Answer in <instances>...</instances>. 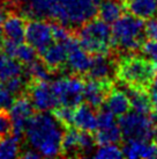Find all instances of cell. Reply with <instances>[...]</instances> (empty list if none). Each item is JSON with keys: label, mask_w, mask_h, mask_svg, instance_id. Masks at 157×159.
<instances>
[{"label": "cell", "mask_w": 157, "mask_h": 159, "mask_svg": "<svg viewBox=\"0 0 157 159\" xmlns=\"http://www.w3.org/2000/svg\"><path fill=\"white\" fill-rule=\"evenodd\" d=\"M64 130L65 127L52 113L39 111L30 117L23 134L29 145L42 157H57L60 155Z\"/></svg>", "instance_id": "1"}, {"label": "cell", "mask_w": 157, "mask_h": 159, "mask_svg": "<svg viewBox=\"0 0 157 159\" xmlns=\"http://www.w3.org/2000/svg\"><path fill=\"white\" fill-rule=\"evenodd\" d=\"M114 75L124 86L148 92L157 71L154 62L148 58L136 55H124L116 62Z\"/></svg>", "instance_id": "2"}, {"label": "cell", "mask_w": 157, "mask_h": 159, "mask_svg": "<svg viewBox=\"0 0 157 159\" xmlns=\"http://www.w3.org/2000/svg\"><path fill=\"white\" fill-rule=\"evenodd\" d=\"M144 20L133 14H122L111 28L112 49L120 51H135L147 39Z\"/></svg>", "instance_id": "3"}, {"label": "cell", "mask_w": 157, "mask_h": 159, "mask_svg": "<svg viewBox=\"0 0 157 159\" xmlns=\"http://www.w3.org/2000/svg\"><path fill=\"white\" fill-rule=\"evenodd\" d=\"M80 45L90 55L110 53L112 50L110 25L100 18H92L76 31Z\"/></svg>", "instance_id": "4"}, {"label": "cell", "mask_w": 157, "mask_h": 159, "mask_svg": "<svg viewBox=\"0 0 157 159\" xmlns=\"http://www.w3.org/2000/svg\"><path fill=\"white\" fill-rule=\"evenodd\" d=\"M118 125L120 128L122 138L125 141H153L155 125L150 117L146 114L132 111L119 116Z\"/></svg>", "instance_id": "5"}, {"label": "cell", "mask_w": 157, "mask_h": 159, "mask_svg": "<svg viewBox=\"0 0 157 159\" xmlns=\"http://www.w3.org/2000/svg\"><path fill=\"white\" fill-rule=\"evenodd\" d=\"M59 106L76 107L83 100L84 80L81 75H67L51 83Z\"/></svg>", "instance_id": "6"}, {"label": "cell", "mask_w": 157, "mask_h": 159, "mask_svg": "<svg viewBox=\"0 0 157 159\" xmlns=\"http://www.w3.org/2000/svg\"><path fill=\"white\" fill-rule=\"evenodd\" d=\"M24 95L29 98L35 111H46L59 106L52 85L48 80L29 79Z\"/></svg>", "instance_id": "7"}, {"label": "cell", "mask_w": 157, "mask_h": 159, "mask_svg": "<svg viewBox=\"0 0 157 159\" xmlns=\"http://www.w3.org/2000/svg\"><path fill=\"white\" fill-rule=\"evenodd\" d=\"M24 40L35 49L38 55H40L54 42L51 31V23H48L42 19L29 20L26 23Z\"/></svg>", "instance_id": "8"}, {"label": "cell", "mask_w": 157, "mask_h": 159, "mask_svg": "<svg viewBox=\"0 0 157 159\" xmlns=\"http://www.w3.org/2000/svg\"><path fill=\"white\" fill-rule=\"evenodd\" d=\"M67 48V69L78 75H86L91 63V55L80 45L76 35H72L65 41Z\"/></svg>", "instance_id": "9"}, {"label": "cell", "mask_w": 157, "mask_h": 159, "mask_svg": "<svg viewBox=\"0 0 157 159\" xmlns=\"http://www.w3.org/2000/svg\"><path fill=\"white\" fill-rule=\"evenodd\" d=\"M114 89L113 81L110 78L92 79L87 78L83 89V100L90 107L100 109L104 105L106 98Z\"/></svg>", "instance_id": "10"}, {"label": "cell", "mask_w": 157, "mask_h": 159, "mask_svg": "<svg viewBox=\"0 0 157 159\" xmlns=\"http://www.w3.org/2000/svg\"><path fill=\"white\" fill-rule=\"evenodd\" d=\"M8 113L12 119L13 131L12 134L18 137H21L24 133L26 125L30 117L35 114V108L27 95H21L19 99H15L13 105L8 109Z\"/></svg>", "instance_id": "11"}, {"label": "cell", "mask_w": 157, "mask_h": 159, "mask_svg": "<svg viewBox=\"0 0 157 159\" xmlns=\"http://www.w3.org/2000/svg\"><path fill=\"white\" fill-rule=\"evenodd\" d=\"M39 56L51 75L67 69V48L65 42H53Z\"/></svg>", "instance_id": "12"}, {"label": "cell", "mask_w": 157, "mask_h": 159, "mask_svg": "<svg viewBox=\"0 0 157 159\" xmlns=\"http://www.w3.org/2000/svg\"><path fill=\"white\" fill-rule=\"evenodd\" d=\"M116 62H113L110 53H98V55H91V63L89 70L86 73L87 78L92 79H105L110 78L111 73H114Z\"/></svg>", "instance_id": "13"}, {"label": "cell", "mask_w": 157, "mask_h": 159, "mask_svg": "<svg viewBox=\"0 0 157 159\" xmlns=\"http://www.w3.org/2000/svg\"><path fill=\"white\" fill-rule=\"evenodd\" d=\"M73 127L95 133L97 130V114H95L94 108L88 103H80L74 108L73 114Z\"/></svg>", "instance_id": "14"}, {"label": "cell", "mask_w": 157, "mask_h": 159, "mask_svg": "<svg viewBox=\"0 0 157 159\" xmlns=\"http://www.w3.org/2000/svg\"><path fill=\"white\" fill-rule=\"evenodd\" d=\"M124 157L127 158H155L156 157V145L155 143L147 141L132 139L121 149Z\"/></svg>", "instance_id": "15"}, {"label": "cell", "mask_w": 157, "mask_h": 159, "mask_svg": "<svg viewBox=\"0 0 157 159\" xmlns=\"http://www.w3.org/2000/svg\"><path fill=\"white\" fill-rule=\"evenodd\" d=\"M104 108L110 111L114 116H121L132 109L129 98L124 91H119L114 87L104 102Z\"/></svg>", "instance_id": "16"}, {"label": "cell", "mask_w": 157, "mask_h": 159, "mask_svg": "<svg viewBox=\"0 0 157 159\" xmlns=\"http://www.w3.org/2000/svg\"><path fill=\"white\" fill-rule=\"evenodd\" d=\"M26 23V20L21 16L13 13L9 14L8 18L4 21V28H2L6 40L22 43L24 40Z\"/></svg>", "instance_id": "17"}, {"label": "cell", "mask_w": 157, "mask_h": 159, "mask_svg": "<svg viewBox=\"0 0 157 159\" xmlns=\"http://www.w3.org/2000/svg\"><path fill=\"white\" fill-rule=\"evenodd\" d=\"M124 6L129 13L142 20L157 16V0H127Z\"/></svg>", "instance_id": "18"}, {"label": "cell", "mask_w": 157, "mask_h": 159, "mask_svg": "<svg viewBox=\"0 0 157 159\" xmlns=\"http://www.w3.org/2000/svg\"><path fill=\"white\" fill-rule=\"evenodd\" d=\"M26 65L6 52H0V81L4 83L16 75H26Z\"/></svg>", "instance_id": "19"}, {"label": "cell", "mask_w": 157, "mask_h": 159, "mask_svg": "<svg viewBox=\"0 0 157 159\" xmlns=\"http://www.w3.org/2000/svg\"><path fill=\"white\" fill-rule=\"evenodd\" d=\"M60 155L65 157H81L78 145V129L75 127H67L64 130L61 138Z\"/></svg>", "instance_id": "20"}, {"label": "cell", "mask_w": 157, "mask_h": 159, "mask_svg": "<svg viewBox=\"0 0 157 159\" xmlns=\"http://www.w3.org/2000/svg\"><path fill=\"white\" fill-rule=\"evenodd\" d=\"M124 92L127 94V97L129 98L131 101V107L138 113L141 114L148 115L153 109V103L150 100L148 92H143V91H138V89H133L131 87L124 86Z\"/></svg>", "instance_id": "21"}, {"label": "cell", "mask_w": 157, "mask_h": 159, "mask_svg": "<svg viewBox=\"0 0 157 159\" xmlns=\"http://www.w3.org/2000/svg\"><path fill=\"white\" fill-rule=\"evenodd\" d=\"M124 5L118 0H100L97 15L109 25L116 22L124 14Z\"/></svg>", "instance_id": "22"}, {"label": "cell", "mask_w": 157, "mask_h": 159, "mask_svg": "<svg viewBox=\"0 0 157 159\" xmlns=\"http://www.w3.org/2000/svg\"><path fill=\"white\" fill-rule=\"evenodd\" d=\"M95 139L98 145L104 144H118L122 139V135L118 124L103 129H97L95 131Z\"/></svg>", "instance_id": "23"}, {"label": "cell", "mask_w": 157, "mask_h": 159, "mask_svg": "<svg viewBox=\"0 0 157 159\" xmlns=\"http://www.w3.org/2000/svg\"><path fill=\"white\" fill-rule=\"evenodd\" d=\"M20 137L15 135L1 138L0 139V159L16 158L20 155V145H19Z\"/></svg>", "instance_id": "24"}, {"label": "cell", "mask_w": 157, "mask_h": 159, "mask_svg": "<svg viewBox=\"0 0 157 159\" xmlns=\"http://www.w3.org/2000/svg\"><path fill=\"white\" fill-rule=\"evenodd\" d=\"M26 75H29L30 79H38V80H49L50 78V71L45 64L42 62L40 58H36L34 62L26 65Z\"/></svg>", "instance_id": "25"}, {"label": "cell", "mask_w": 157, "mask_h": 159, "mask_svg": "<svg viewBox=\"0 0 157 159\" xmlns=\"http://www.w3.org/2000/svg\"><path fill=\"white\" fill-rule=\"evenodd\" d=\"M38 53L35 49L32 48L30 44L28 43H19L16 49H15V52H14V58H16L19 62H21L23 65H28L31 62H34L36 58H38L37 56Z\"/></svg>", "instance_id": "26"}, {"label": "cell", "mask_w": 157, "mask_h": 159, "mask_svg": "<svg viewBox=\"0 0 157 159\" xmlns=\"http://www.w3.org/2000/svg\"><path fill=\"white\" fill-rule=\"evenodd\" d=\"M75 107L68 106H58L51 109L52 115L60 122L65 128L73 127V114H74Z\"/></svg>", "instance_id": "27"}, {"label": "cell", "mask_w": 157, "mask_h": 159, "mask_svg": "<svg viewBox=\"0 0 157 159\" xmlns=\"http://www.w3.org/2000/svg\"><path fill=\"white\" fill-rule=\"evenodd\" d=\"M92 156L98 159H114L122 158L124 153L121 149H119L116 144H104V145H100V148Z\"/></svg>", "instance_id": "28"}, {"label": "cell", "mask_w": 157, "mask_h": 159, "mask_svg": "<svg viewBox=\"0 0 157 159\" xmlns=\"http://www.w3.org/2000/svg\"><path fill=\"white\" fill-rule=\"evenodd\" d=\"M12 131H13V124L8 111L0 109V139L12 135Z\"/></svg>", "instance_id": "29"}, {"label": "cell", "mask_w": 157, "mask_h": 159, "mask_svg": "<svg viewBox=\"0 0 157 159\" xmlns=\"http://www.w3.org/2000/svg\"><path fill=\"white\" fill-rule=\"evenodd\" d=\"M114 124H117L116 120H114V115L104 107L100 109L98 114H97V129L109 128Z\"/></svg>", "instance_id": "30"}, {"label": "cell", "mask_w": 157, "mask_h": 159, "mask_svg": "<svg viewBox=\"0 0 157 159\" xmlns=\"http://www.w3.org/2000/svg\"><path fill=\"white\" fill-rule=\"evenodd\" d=\"M51 31L54 42H65L73 34L67 27L58 22L51 23Z\"/></svg>", "instance_id": "31"}, {"label": "cell", "mask_w": 157, "mask_h": 159, "mask_svg": "<svg viewBox=\"0 0 157 159\" xmlns=\"http://www.w3.org/2000/svg\"><path fill=\"white\" fill-rule=\"evenodd\" d=\"M15 100V95L0 81V109L8 111Z\"/></svg>", "instance_id": "32"}, {"label": "cell", "mask_w": 157, "mask_h": 159, "mask_svg": "<svg viewBox=\"0 0 157 159\" xmlns=\"http://www.w3.org/2000/svg\"><path fill=\"white\" fill-rule=\"evenodd\" d=\"M144 31H146V36L148 40L157 41V18L150 19L146 23Z\"/></svg>", "instance_id": "33"}, {"label": "cell", "mask_w": 157, "mask_h": 159, "mask_svg": "<svg viewBox=\"0 0 157 159\" xmlns=\"http://www.w3.org/2000/svg\"><path fill=\"white\" fill-rule=\"evenodd\" d=\"M19 157L24 158V159H38L42 157V155L31 148V149H29V150H28V149H27V150H23V152L20 153Z\"/></svg>", "instance_id": "34"}, {"label": "cell", "mask_w": 157, "mask_h": 159, "mask_svg": "<svg viewBox=\"0 0 157 159\" xmlns=\"http://www.w3.org/2000/svg\"><path fill=\"white\" fill-rule=\"evenodd\" d=\"M9 14H11V12H9L8 6H6L4 4H0V25L4 23V21L8 18Z\"/></svg>", "instance_id": "35"}, {"label": "cell", "mask_w": 157, "mask_h": 159, "mask_svg": "<svg viewBox=\"0 0 157 159\" xmlns=\"http://www.w3.org/2000/svg\"><path fill=\"white\" fill-rule=\"evenodd\" d=\"M150 119L153 121L154 125L157 127V106L153 107V109L150 111Z\"/></svg>", "instance_id": "36"}, {"label": "cell", "mask_w": 157, "mask_h": 159, "mask_svg": "<svg viewBox=\"0 0 157 159\" xmlns=\"http://www.w3.org/2000/svg\"><path fill=\"white\" fill-rule=\"evenodd\" d=\"M5 40H6V37H5V34H4V29L0 27V50H2Z\"/></svg>", "instance_id": "37"}, {"label": "cell", "mask_w": 157, "mask_h": 159, "mask_svg": "<svg viewBox=\"0 0 157 159\" xmlns=\"http://www.w3.org/2000/svg\"><path fill=\"white\" fill-rule=\"evenodd\" d=\"M29 0H12V2H14V4H27Z\"/></svg>", "instance_id": "38"}, {"label": "cell", "mask_w": 157, "mask_h": 159, "mask_svg": "<svg viewBox=\"0 0 157 159\" xmlns=\"http://www.w3.org/2000/svg\"><path fill=\"white\" fill-rule=\"evenodd\" d=\"M154 64H155V67H156V71H157V62H154Z\"/></svg>", "instance_id": "39"}, {"label": "cell", "mask_w": 157, "mask_h": 159, "mask_svg": "<svg viewBox=\"0 0 157 159\" xmlns=\"http://www.w3.org/2000/svg\"><path fill=\"white\" fill-rule=\"evenodd\" d=\"M156 145V157H157V144H155Z\"/></svg>", "instance_id": "40"}]
</instances>
